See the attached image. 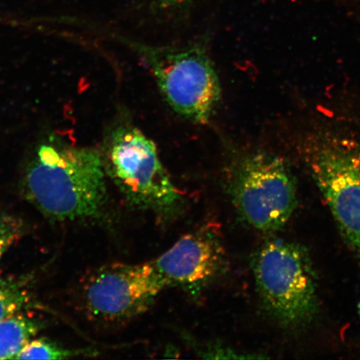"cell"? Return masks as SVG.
<instances>
[{"mask_svg":"<svg viewBox=\"0 0 360 360\" xmlns=\"http://www.w3.org/2000/svg\"><path fill=\"white\" fill-rule=\"evenodd\" d=\"M192 0H157V2L160 4L161 6L165 8H174L186 6V4L190 3Z\"/></svg>","mask_w":360,"mask_h":360,"instance_id":"cell-13","label":"cell"},{"mask_svg":"<svg viewBox=\"0 0 360 360\" xmlns=\"http://www.w3.org/2000/svg\"><path fill=\"white\" fill-rule=\"evenodd\" d=\"M165 286L151 262L98 268L80 288L81 304L94 321L116 323L146 313Z\"/></svg>","mask_w":360,"mask_h":360,"instance_id":"cell-7","label":"cell"},{"mask_svg":"<svg viewBox=\"0 0 360 360\" xmlns=\"http://www.w3.org/2000/svg\"><path fill=\"white\" fill-rule=\"evenodd\" d=\"M300 153L339 228L360 260V146L330 131L307 135Z\"/></svg>","mask_w":360,"mask_h":360,"instance_id":"cell-6","label":"cell"},{"mask_svg":"<svg viewBox=\"0 0 360 360\" xmlns=\"http://www.w3.org/2000/svg\"><path fill=\"white\" fill-rule=\"evenodd\" d=\"M24 224L11 214H0V260L24 233Z\"/></svg>","mask_w":360,"mask_h":360,"instance_id":"cell-12","label":"cell"},{"mask_svg":"<svg viewBox=\"0 0 360 360\" xmlns=\"http://www.w3.org/2000/svg\"><path fill=\"white\" fill-rule=\"evenodd\" d=\"M80 354L79 351L63 348L52 341L33 339L25 346L15 359H65Z\"/></svg>","mask_w":360,"mask_h":360,"instance_id":"cell-11","label":"cell"},{"mask_svg":"<svg viewBox=\"0 0 360 360\" xmlns=\"http://www.w3.org/2000/svg\"><path fill=\"white\" fill-rule=\"evenodd\" d=\"M106 178L100 150L51 138L35 148L22 190L47 218L76 221L101 214L107 200Z\"/></svg>","mask_w":360,"mask_h":360,"instance_id":"cell-1","label":"cell"},{"mask_svg":"<svg viewBox=\"0 0 360 360\" xmlns=\"http://www.w3.org/2000/svg\"><path fill=\"white\" fill-rule=\"evenodd\" d=\"M150 262L165 288L179 287L192 295H199L226 265L219 227L214 223L202 225Z\"/></svg>","mask_w":360,"mask_h":360,"instance_id":"cell-8","label":"cell"},{"mask_svg":"<svg viewBox=\"0 0 360 360\" xmlns=\"http://www.w3.org/2000/svg\"><path fill=\"white\" fill-rule=\"evenodd\" d=\"M226 188L243 221L261 232L285 226L297 207L296 181L281 157L263 150L231 153Z\"/></svg>","mask_w":360,"mask_h":360,"instance_id":"cell-3","label":"cell"},{"mask_svg":"<svg viewBox=\"0 0 360 360\" xmlns=\"http://www.w3.org/2000/svg\"><path fill=\"white\" fill-rule=\"evenodd\" d=\"M252 269L264 308L278 325L294 330L314 321L319 311L317 278L304 246L268 240L255 252Z\"/></svg>","mask_w":360,"mask_h":360,"instance_id":"cell-5","label":"cell"},{"mask_svg":"<svg viewBox=\"0 0 360 360\" xmlns=\"http://www.w3.org/2000/svg\"><path fill=\"white\" fill-rule=\"evenodd\" d=\"M43 328L37 318L25 311L16 313L0 321V359H15L25 346Z\"/></svg>","mask_w":360,"mask_h":360,"instance_id":"cell-9","label":"cell"},{"mask_svg":"<svg viewBox=\"0 0 360 360\" xmlns=\"http://www.w3.org/2000/svg\"><path fill=\"white\" fill-rule=\"evenodd\" d=\"M358 309H359V316H360V303L358 305Z\"/></svg>","mask_w":360,"mask_h":360,"instance_id":"cell-14","label":"cell"},{"mask_svg":"<svg viewBox=\"0 0 360 360\" xmlns=\"http://www.w3.org/2000/svg\"><path fill=\"white\" fill-rule=\"evenodd\" d=\"M103 168L127 204L160 219L180 214L184 193L162 163L154 141L127 114H119L108 126L100 150Z\"/></svg>","mask_w":360,"mask_h":360,"instance_id":"cell-2","label":"cell"},{"mask_svg":"<svg viewBox=\"0 0 360 360\" xmlns=\"http://www.w3.org/2000/svg\"><path fill=\"white\" fill-rule=\"evenodd\" d=\"M127 46L147 67L171 109L193 123L212 118L221 87L204 44L155 46L127 40Z\"/></svg>","mask_w":360,"mask_h":360,"instance_id":"cell-4","label":"cell"},{"mask_svg":"<svg viewBox=\"0 0 360 360\" xmlns=\"http://www.w3.org/2000/svg\"><path fill=\"white\" fill-rule=\"evenodd\" d=\"M33 305V296L27 281L0 280V321L16 313L26 311Z\"/></svg>","mask_w":360,"mask_h":360,"instance_id":"cell-10","label":"cell"}]
</instances>
